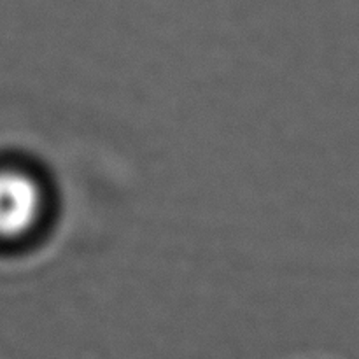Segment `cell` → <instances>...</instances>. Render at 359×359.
Here are the masks:
<instances>
[{"instance_id": "1", "label": "cell", "mask_w": 359, "mask_h": 359, "mask_svg": "<svg viewBox=\"0 0 359 359\" xmlns=\"http://www.w3.org/2000/svg\"><path fill=\"white\" fill-rule=\"evenodd\" d=\"M48 212V195L37 174L16 165L0 167V242L34 237Z\"/></svg>"}]
</instances>
